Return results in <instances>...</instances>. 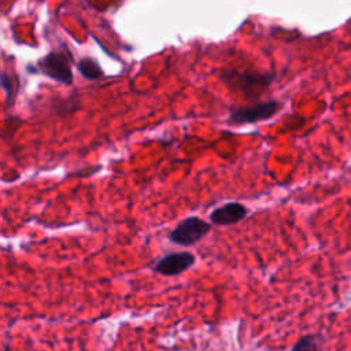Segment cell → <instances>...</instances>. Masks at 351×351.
Listing matches in <instances>:
<instances>
[{"label": "cell", "mask_w": 351, "mask_h": 351, "mask_svg": "<svg viewBox=\"0 0 351 351\" xmlns=\"http://www.w3.org/2000/svg\"><path fill=\"white\" fill-rule=\"evenodd\" d=\"M3 351H11V350H10V348H8V347H7V346H5V347H4V350H3Z\"/></svg>", "instance_id": "obj_9"}, {"label": "cell", "mask_w": 351, "mask_h": 351, "mask_svg": "<svg viewBox=\"0 0 351 351\" xmlns=\"http://www.w3.org/2000/svg\"><path fill=\"white\" fill-rule=\"evenodd\" d=\"M195 256L191 252H173L160 258L155 265V271L165 276H176L191 267Z\"/></svg>", "instance_id": "obj_5"}, {"label": "cell", "mask_w": 351, "mask_h": 351, "mask_svg": "<svg viewBox=\"0 0 351 351\" xmlns=\"http://www.w3.org/2000/svg\"><path fill=\"white\" fill-rule=\"evenodd\" d=\"M44 74L60 84H71L73 73L70 67V58L64 52L53 51L38 62Z\"/></svg>", "instance_id": "obj_4"}, {"label": "cell", "mask_w": 351, "mask_h": 351, "mask_svg": "<svg viewBox=\"0 0 351 351\" xmlns=\"http://www.w3.org/2000/svg\"><path fill=\"white\" fill-rule=\"evenodd\" d=\"M291 351H319V348L314 337H303L293 346Z\"/></svg>", "instance_id": "obj_8"}, {"label": "cell", "mask_w": 351, "mask_h": 351, "mask_svg": "<svg viewBox=\"0 0 351 351\" xmlns=\"http://www.w3.org/2000/svg\"><path fill=\"white\" fill-rule=\"evenodd\" d=\"M219 78L223 84L229 85L233 90H240L250 95H258L259 90L266 89L273 78V73H258V71H236V70H226L219 74Z\"/></svg>", "instance_id": "obj_1"}, {"label": "cell", "mask_w": 351, "mask_h": 351, "mask_svg": "<svg viewBox=\"0 0 351 351\" xmlns=\"http://www.w3.org/2000/svg\"><path fill=\"white\" fill-rule=\"evenodd\" d=\"M78 70L80 73L88 78V80H97L99 77L103 75V70L99 66V63H96L93 59L90 58H84L78 62Z\"/></svg>", "instance_id": "obj_7"}, {"label": "cell", "mask_w": 351, "mask_h": 351, "mask_svg": "<svg viewBox=\"0 0 351 351\" xmlns=\"http://www.w3.org/2000/svg\"><path fill=\"white\" fill-rule=\"evenodd\" d=\"M211 229V225L197 217L182 219L170 233L169 239L180 245H191L203 239Z\"/></svg>", "instance_id": "obj_2"}, {"label": "cell", "mask_w": 351, "mask_h": 351, "mask_svg": "<svg viewBox=\"0 0 351 351\" xmlns=\"http://www.w3.org/2000/svg\"><path fill=\"white\" fill-rule=\"evenodd\" d=\"M281 108V103L276 100H269L263 103H256L248 107H240L233 110L229 117L232 125H245L254 123L262 119H269Z\"/></svg>", "instance_id": "obj_3"}, {"label": "cell", "mask_w": 351, "mask_h": 351, "mask_svg": "<svg viewBox=\"0 0 351 351\" xmlns=\"http://www.w3.org/2000/svg\"><path fill=\"white\" fill-rule=\"evenodd\" d=\"M247 213L248 211L245 206L237 202H232L215 208L210 214V219L215 225H232L245 218Z\"/></svg>", "instance_id": "obj_6"}]
</instances>
